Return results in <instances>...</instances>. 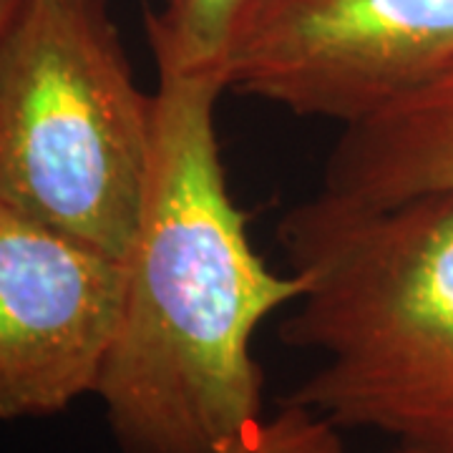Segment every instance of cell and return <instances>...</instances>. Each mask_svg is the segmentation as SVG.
<instances>
[{"label": "cell", "instance_id": "obj_1", "mask_svg": "<svg viewBox=\"0 0 453 453\" xmlns=\"http://www.w3.org/2000/svg\"><path fill=\"white\" fill-rule=\"evenodd\" d=\"M157 142L96 393L121 453H226L262 416L252 338L305 290L255 252L219 154L217 79L157 71Z\"/></svg>", "mask_w": 453, "mask_h": 453}, {"label": "cell", "instance_id": "obj_2", "mask_svg": "<svg viewBox=\"0 0 453 453\" xmlns=\"http://www.w3.org/2000/svg\"><path fill=\"white\" fill-rule=\"evenodd\" d=\"M277 240L305 280L277 338L318 357L280 403L453 453V192L380 210L318 192L285 211Z\"/></svg>", "mask_w": 453, "mask_h": 453}, {"label": "cell", "instance_id": "obj_3", "mask_svg": "<svg viewBox=\"0 0 453 453\" xmlns=\"http://www.w3.org/2000/svg\"><path fill=\"white\" fill-rule=\"evenodd\" d=\"M154 142L109 0H23L0 43V204L124 262Z\"/></svg>", "mask_w": 453, "mask_h": 453}, {"label": "cell", "instance_id": "obj_4", "mask_svg": "<svg viewBox=\"0 0 453 453\" xmlns=\"http://www.w3.org/2000/svg\"><path fill=\"white\" fill-rule=\"evenodd\" d=\"M453 64V0H265L225 91L342 129Z\"/></svg>", "mask_w": 453, "mask_h": 453}, {"label": "cell", "instance_id": "obj_5", "mask_svg": "<svg viewBox=\"0 0 453 453\" xmlns=\"http://www.w3.org/2000/svg\"><path fill=\"white\" fill-rule=\"evenodd\" d=\"M124 282L121 259L0 204V421L96 393Z\"/></svg>", "mask_w": 453, "mask_h": 453}, {"label": "cell", "instance_id": "obj_6", "mask_svg": "<svg viewBox=\"0 0 453 453\" xmlns=\"http://www.w3.org/2000/svg\"><path fill=\"white\" fill-rule=\"evenodd\" d=\"M453 192V64L371 119L345 127L325 162L320 195L380 210Z\"/></svg>", "mask_w": 453, "mask_h": 453}, {"label": "cell", "instance_id": "obj_7", "mask_svg": "<svg viewBox=\"0 0 453 453\" xmlns=\"http://www.w3.org/2000/svg\"><path fill=\"white\" fill-rule=\"evenodd\" d=\"M265 0H164L162 11H146L144 26L157 71L217 79L234 43Z\"/></svg>", "mask_w": 453, "mask_h": 453}, {"label": "cell", "instance_id": "obj_8", "mask_svg": "<svg viewBox=\"0 0 453 453\" xmlns=\"http://www.w3.org/2000/svg\"><path fill=\"white\" fill-rule=\"evenodd\" d=\"M226 453H348L340 428L303 405L280 403Z\"/></svg>", "mask_w": 453, "mask_h": 453}, {"label": "cell", "instance_id": "obj_9", "mask_svg": "<svg viewBox=\"0 0 453 453\" xmlns=\"http://www.w3.org/2000/svg\"><path fill=\"white\" fill-rule=\"evenodd\" d=\"M20 5H23V0H0V43L5 41V35L11 31Z\"/></svg>", "mask_w": 453, "mask_h": 453}, {"label": "cell", "instance_id": "obj_10", "mask_svg": "<svg viewBox=\"0 0 453 453\" xmlns=\"http://www.w3.org/2000/svg\"><path fill=\"white\" fill-rule=\"evenodd\" d=\"M398 453H434V451H423V449H413V446H401Z\"/></svg>", "mask_w": 453, "mask_h": 453}]
</instances>
